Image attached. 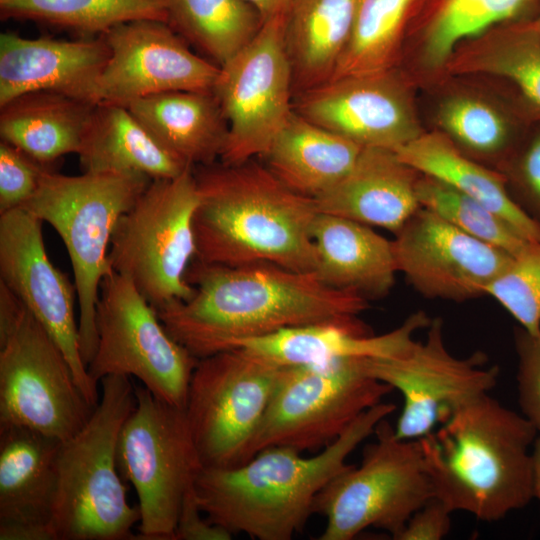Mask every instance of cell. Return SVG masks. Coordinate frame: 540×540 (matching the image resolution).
Masks as SVG:
<instances>
[{
	"label": "cell",
	"instance_id": "obj_1",
	"mask_svg": "<svg viewBox=\"0 0 540 540\" xmlns=\"http://www.w3.org/2000/svg\"><path fill=\"white\" fill-rule=\"evenodd\" d=\"M186 279L193 295L157 313L168 333L197 359L288 328L352 321L368 308L364 297L332 288L313 272L270 263L223 266L194 260Z\"/></svg>",
	"mask_w": 540,
	"mask_h": 540
},
{
	"label": "cell",
	"instance_id": "obj_2",
	"mask_svg": "<svg viewBox=\"0 0 540 540\" xmlns=\"http://www.w3.org/2000/svg\"><path fill=\"white\" fill-rule=\"evenodd\" d=\"M198 203L195 260L212 265L270 263L299 272L316 265L313 198L284 184L267 165L193 167Z\"/></svg>",
	"mask_w": 540,
	"mask_h": 540
},
{
	"label": "cell",
	"instance_id": "obj_3",
	"mask_svg": "<svg viewBox=\"0 0 540 540\" xmlns=\"http://www.w3.org/2000/svg\"><path fill=\"white\" fill-rule=\"evenodd\" d=\"M395 409L383 401L373 406L311 457L291 447L269 446L235 467H203L194 483L201 510L232 535L292 539L313 514L318 493L350 465L348 456Z\"/></svg>",
	"mask_w": 540,
	"mask_h": 540
},
{
	"label": "cell",
	"instance_id": "obj_4",
	"mask_svg": "<svg viewBox=\"0 0 540 540\" xmlns=\"http://www.w3.org/2000/svg\"><path fill=\"white\" fill-rule=\"evenodd\" d=\"M538 434L489 393L468 401L419 438L435 497L452 512L485 522L524 508L536 496L532 447Z\"/></svg>",
	"mask_w": 540,
	"mask_h": 540
},
{
	"label": "cell",
	"instance_id": "obj_5",
	"mask_svg": "<svg viewBox=\"0 0 540 540\" xmlns=\"http://www.w3.org/2000/svg\"><path fill=\"white\" fill-rule=\"evenodd\" d=\"M97 406L85 425L61 441L52 528L57 540H131L139 522L130 504L118 463L121 428L136 403L135 385L126 376L100 380Z\"/></svg>",
	"mask_w": 540,
	"mask_h": 540
},
{
	"label": "cell",
	"instance_id": "obj_6",
	"mask_svg": "<svg viewBox=\"0 0 540 540\" xmlns=\"http://www.w3.org/2000/svg\"><path fill=\"white\" fill-rule=\"evenodd\" d=\"M141 174L45 168L21 207L52 226L67 250L77 295L80 351L87 367L97 348L96 308L103 279L113 272L109 248L119 218L151 182Z\"/></svg>",
	"mask_w": 540,
	"mask_h": 540
},
{
	"label": "cell",
	"instance_id": "obj_7",
	"mask_svg": "<svg viewBox=\"0 0 540 540\" xmlns=\"http://www.w3.org/2000/svg\"><path fill=\"white\" fill-rule=\"evenodd\" d=\"M358 466L350 464L318 493L313 514L326 519L318 540H352L368 528L396 540L410 517L435 497L420 439H400L385 419Z\"/></svg>",
	"mask_w": 540,
	"mask_h": 540
},
{
	"label": "cell",
	"instance_id": "obj_8",
	"mask_svg": "<svg viewBox=\"0 0 540 540\" xmlns=\"http://www.w3.org/2000/svg\"><path fill=\"white\" fill-rule=\"evenodd\" d=\"M197 203V183L189 167L174 178L152 179L115 226L110 265L129 278L156 311L194 293L186 275L196 258Z\"/></svg>",
	"mask_w": 540,
	"mask_h": 540
},
{
	"label": "cell",
	"instance_id": "obj_9",
	"mask_svg": "<svg viewBox=\"0 0 540 540\" xmlns=\"http://www.w3.org/2000/svg\"><path fill=\"white\" fill-rule=\"evenodd\" d=\"M136 403L118 439L117 463L131 483L140 519L138 540H173L185 494L203 468L185 409L135 385Z\"/></svg>",
	"mask_w": 540,
	"mask_h": 540
},
{
	"label": "cell",
	"instance_id": "obj_10",
	"mask_svg": "<svg viewBox=\"0 0 540 540\" xmlns=\"http://www.w3.org/2000/svg\"><path fill=\"white\" fill-rule=\"evenodd\" d=\"M283 367L243 348L198 359L185 413L205 468H231L252 447Z\"/></svg>",
	"mask_w": 540,
	"mask_h": 540
},
{
	"label": "cell",
	"instance_id": "obj_11",
	"mask_svg": "<svg viewBox=\"0 0 540 540\" xmlns=\"http://www.w3.org/2000/svg\"><path fill=\"white\" fill-rule=\"evenodd\" d=\"M367 360L283 367L252 456L269 446L319 452L362 413L381 403L393 388L369 373Z\"/></svg>",
	"mask_w": 540,
	"mask_h": 540
},
{
	"label": "cell",
	"instance_id": "obj_12",
	"mask_svg": "<svg viewBox=\"0 0 540 540\" xmlns=\"http://www.w3.org/2000/svg\"><path fill=\"white\" fill-rule=\"evenodd\" d=\"M96 329L97 348L87 365L93 382L110 375L133 377L158 398L185 409L198 359L168 333L126 276L113 271L103 279Z\"/></svg>",
	"mask_w": 540,
	"mask_h": 540
},
{
	"label": "cell",
	"instance_id": "obj_13",
	"mask_svg": "<svg viewBox=\"0 0 540 540\" xmlns=\"http://www.w3.org/2000/svg\"><path fill=\"white\" fill-rule=\"evenodd\" d=\"M94 408L60 347L23 305L13 325L0 333V426L65 441Z\"/></svg>",
	"mask_w": 540,
	"mask_h": 540
},
{
	"label": "cell",
	"instance_id": "obj_14",
	"mask_svg": "<svg viewBox=\"0 0 540 540\" xmlns=\"http://www.w3.org/2000/svg\"><path fill=\"white\" fill-rule=\"evenodd\" d=\"M284 19L285 14L263 21L253 39L220 67L213 92L228 123L221 163L263 156L293 111Z\"/></svg>",
	"mask_w": 540,
	"mask_h": 540
},
{
	"label": "cell",
	"instance_id": "obj_15",
	"mask_svg": "<svg viewBox=\"0 0 540 540\" xmlns=\"http://www.w3.org/2000/svg\"><path fill=\"white\" fill-rule=\"evenodd\" d=\"M487 355L451 354L444 343L443 321L431 319L424 341L413 340L400 353L367 360L369 373L398 390L403 407L394 427L400 439H419L445 422L468 401L489 393L499 368L486 366Z\"/></svg>",
	"mask_w": 540,
	"mask_h": 540
},
{
	"label": "cell",
	"instance_id": "obj_16",
	"mask_svg": "<svg viewBox=\"0 0 540 540\" xmlns=\"http://www.w3.org/2000/svg\"><path fill=\"white\" fill-rule=\"evenodd\" d=\"M42 224L24 208L0 213V282L55 340L86 400L96 407L100 393L80 351L75 285L50 261Z\"/></svg>",
	"mask_w": 540,
	"mask_h": 540
},
{
	"label": "cell",
	"instance_id": "obj_17",
	"mask_svg": "<svg viewBox=\"0 0 540 540\" xmlns=\"http://www.w3.org/2000/svg\"><path fill=\"white\" fill-rule=\"evenodd\" d=\"M102 35L109 58L98 80V103L127 106L164 92L214 89L220 67L191 51L165 21L133 20Z\"/></svg>",
	"mask_w": 540,
	"mask_h": 540
},
{
	"label": "cell",
	"instance_id": "obj_18",
	"mask_svg": "<svg viewBox=\"0 0 540 540\" xmlns=\"http://www.w3.org/2000/svg\"><path fill=\"white\" fill-rule=\"evenodd\" d=\"M398 272L422 296L464 302L486 295L514 256L420 207L394 234Z\"/></svg>",
	"mask_w": 540,
	"mask_h": 540
},
{
	"label": "cell",
	"instance_id": "obj_19",
	"mask_svg": "<svg viewBox=\"0 0 540 540\" xmlns=\"http://www.w3.org/2000/svg\"><path fill=\"white\" fill-rule=\"evenodd\" d=\"M387 71L333 79L303 91L295 111L362 147L396 150L420 134Z\"/></svg>",
	"mask_w": 540,
	"mask_h": 540
},
{
	"label": "cell",
	"instance_id": "obj_20",
	"mask_svg": "<svg viewBox=\"0 0 540 540\" xmlns=\"http://www.w3.org/2000/svg\"><path fill=\"white\" fill-rule=\"evenodd\" d=\"M109 58L103 35L63 40L0 35V106L22 94L50 91L98 103L99 77Z\"/></svg>",
	"mask_w": 540,
	"mask_h": 540
},
{
	"label": "cell",
	"instance_id": "obj_21",
	"mask_svg": "<svg viewBox=\"0 0 540 540\" xmlns=\"http://www.w3.org/2000/svg\"><path fill=\"white\" fill-rule=\"evenodd\" d=\"M61 440L0 426V540H57L52 528Z\"/></svg>",
	"mask_w": 540,
	"mask_h": 540
},
{
	"label": "cell",
	"instance_id": "obj_22",
	"mask_svg": "<svg viewBox=\"0 0 540 540\" xmlns=\"http://www.w3.org/2000/svg\"><path fill=\"white\" fill-rule=\"evenodd\" d=\"M430 322L424 311H417L399 327L381 335L372 334L359 318L321 322L243 340L233 348H243L282 367L324 365L350 358H387L404 350L414 340V333L427 328Z\"/></svg>",
	"mask_w": 540,
	"mask_h": 540
},
{
	"label": "cell",
	"instance_id": "obj_23",
	"mask_svg": "<svg viewBox=\"0 0 540 540\" xmlns=\"http://www.w3.org/2000/svg\"><path fill=\"white\" fill-rule=\"evenodd\" d=\"M420 176L394 150L363 147L350 172L314 199L316 208L395 234L421 207L416 195Z\"/></svg>",
	"mask_w": 540,
	"mask_h": 540
},
{
	"label": "cell",
	"instance_id": "obj_24",
	"mask_svg": "<svg viewBox=\"0 0 540 540\" xmlns=\"http://www.w3.org/2000/svg\"><path fill=\"white\" fill-rule=\"evenodd\" d=\"M312 239L313 273L323 283L367 300L390 293L398 272L392 240L369 225L320 212L312 226Z\"/></svg>",
	"mask_w": 540,
	"mask_h": 540
},
{
	"label": "cell",
	"instance_id": "obj_25",
	"mask_svg": "<svg viewBox=\"0 0 540 540\" xmlns=\"http://www.w3.org/2000/svg\"><path fill=\"white\" fill-rule=\"evenodd\" d=\"M127 107L153 138L185 165H210L221 157L228 123L213 91L164 92Z\"/></svg>",
	"mask_w": 540,
	"mask_h": 540
},
{
	"label": "cell",
	"instance_id": "obj_26",
	"mask_svg": "<svg viewBox=\"0 0 540 540\" xmlns=\"http://www.w3.org/2000/svg\"><path fill=\"white\" fill-rule=\"evenodd\" d=\"M95 105L50 91L22 94L0 106L1 140L48 167L78 154Z\"/></svg>",
	"mask_w": 540,
	"mask_h": 540
},
{
	"label": "cell",
	"instance_id": "obj_27",
	"mask_svg": "<svg viewBox=\"0 0 540 540\" xmlns=\"http://www.w3.org/2000/svg\"><path fill=\"white\" fill-rule=\"evenodd\" d=\"M362 148L293 110L263 157L284 184L315 199L350 172Z\"/></svg>",
	"mask_w": 540,
	"mask_h": 540
},
{
	"label": "cell",
	"instance_id": "obj_28",
	"mask_svg": "<svg viewBox=\"0 0 540 540\" xmlns=\"http://www.w3.org/2000/svg\"><path fill=\"white\" fill-rule=\"evenodd\" d=\"M77 155L82 171L92 173L163 179L177 177L191 167L166 151L127 106L105 102L95 105Z\"/></svg>",
	"mask_w": 540,
	"mask_h": 540
},
{
	"label": "cell",
	"instance_id": "obj_29",
	"mask_svg": "<svg viewBox=\"0 0 540 540\" xmlns=\"http://www.w3.org/2000/svg\"><path fill=\"white\" fill-rule=\"evenodd\" d=\"M394 151L419 173L483 203L527 241H540V227L512 199L503 175L463 153L446 135L420 134Z\"/></svg>",
	"mask_w": 540,
	"mask_h": 540
},
{
	"label": "cell",
	"instance_id": "obj_30",
	"mask_svg": "<svg viewBox=\"0 0 540 540\" xmlns=\"http://www.w3.org/2000/svg\"><path fill=\"white\" fill-rule=\"evenodd\" d=\"M356 0H291L284 39L300 93L331 79L348 42Z\"/></svg>",
	"mask_w": 540,
	"mask_h": 540
},
{
	"label": "cell",
	"instance_id": "obj_31",
	"mask_svg": "<svg viewBox=\"0 0 540 540\" xmlns=\"http://www.w3.org/2000/svg\"><path fill=\"white\" fill-rule=\"evenodd\" d=\"M167 23L221 67L246 46L263 20L245 0H166Z\"/></svg>",
	"mask_w": 540,
	"mask_h": 540
},
{
	"label": "cell",
	"instance_id": "obj_32",
	"mask_svg": "<svg viewBox=\"0 0 540 540\" xmlns=\"http://www.w3.org/2000/svg\"><path fill=\"white\" fill-rule=\"evenodd\" d=\"M1 20L33 21L84 37L133 20L167 22L166 0H0Z\"/></svg>",
	"mask_w": 540,
	"mask_h": 540
},
{
	"label": "cell",
	"instance_id": "obj_33",
	"mask_svg": "<svg viewBox=\"0 0 540 540\" xmlns=\"http://www.w3.org/2000/svg\"><path fill=\"white\" fill-rule=\"evenodd\" d=\"M540 0H432L425 55L431 64L443 63L462 40L503 22L532 21Z\"/></svg>",
	"mask_w": 540,
	"mask_h": 540
},
{
	"label": "cell",
	"instance_id": "obj_34",
	"mask_svg": "<svg viewBox=\"0 0 540 540\" xmlns=\"http://www.w3.org/2000/svg\"><path fill=\"white\" fill-rule=\"evenodd\" d=\"M415 0H356L351 33L330 80L388 70Z\"/></svg>",
	"mask_w": 540,
	"mask_h": 540
},
{
	"label": "cell",
	"instance_id": "obj_35",
	"mask_svg": "<svg viewBox=\"0 0 540 540\" xmlns=\"http://www.w3.org/2000/svg\"><path fill=\"white\" fill-rule=\"evenodd\" d=\"M416 195L421 207L434 212L466 234L512 256L518 255L532 243L483 203L433 177L421 174Z\"/></svg>",
	"mask_w": 540,
	"mask_h": 540
},
{
	"label": "cell",
	"instance_id": "obj_36",
	"mask_svg": "<svg viewBox=\"0 0 540 540\" xmlns=\"http://www.w3.org/2000/svg\"><path fill=\"white\" fill-rule=\"evenodd\" d=\"M471 67L508 79L540 118V35L532 21L512 23L498 35L496 47L482 53Z\"/></svg>",
	"mask_w": 540,
	"mask_h": 540
},
{
	"label": "cell",
	"instance_id": "obj_37",
	"mask_svg": "<svg viewBox=\"0 0 540 540\" xmlns=\"http://www.w3.org/2000/svg\"><path fill=\"white\" fill-rule=\"evenodd\" d=\"M440 119L445 130L468 153L503 162L521 139L513 126L486 103L468 97L447 101Z\"/></svg>",
	"mask_w": 540,
	"mask_h": 540
},
{
	"label": "cell",
	"instance_id": "obj_38",
	"mask_svg": "<svg viewBox=\"0 0 540 540\" xmlns=\"http://www.w3.org/2000/svg\"><path fill=\"white\" fill-rule=\"evenodd\" d=\"M496 300L530 333L540 331V241L514 256L505 271L488 287Z\"/></svg>",
	"mask_w": 540,
	"mask_h": 540
},
{
	"label": "cell",
	"instance_id": "obj_39",
	"mask_svg": "<svg viewBox=\"0 0 540 540\" xmlns=\"http://www.w3.org/2000/svg\"><path fill=\"white\" fill-rule=\"evenodd\" d=\"M502 166L512 199L540 227V126L519 140Z\"/></svg>",
	"mask_w": 540,
	"mask_h": 540
},
{
	"label": "cell",
	"instance_id": "obj_40",
	"mask_svg": "<svg viewBox=\"0 0 540 540\" xmlns=\"http://www.w3.org/2000/svg\"><path fill=\"white\" fill-rule=\"evenodd\" d=\"M44 167L9 143L0 142V213L21 208L35 193Z\"/></svg>",
	"mask_w": 540,
	"mask_h": 540
},
{
	"label": "cell",
	"instance_id": "obj_41",
	"mask_svg": "<svg viewBox=\"0 0 540 540\" xmlns=\"http://www.w3.org/2000/svg\"><path fill=\"white\" fill-rule=\"evenodd\" d=\"M517 392L521 414L540 433V331L514 329Z\"/></svg>",
	"mask_w": 540,
	"mask_h": 540
},
{
	"label": "cell",
	"instance_id": "obj_42",
	"mask_svg": "<svg viewBox=\"0 0 540 540\" xmlns=\"http://www.w3.org/2000/svg\"><path fill=\"white\" fill-rule=\"evenodd\" d=\"M451 509L433 497L408 520L396 540H441L451 529Z\"/></svg>",
	"mask_w": 540,
	"mask_h": 540
},
{
	"label": "cell",
	"instance_id": "obj_43",
	"mask_svg": "<svg viewBox=\"0 0 540 540\" xmlns=\"http://www.w3.org/2000/svg\"><path fill=\"white\" fill-rule=\"evenodd\" d=\"M232 534L212 523L201 510L194 486L185 494L178 514L173 540H229Z\"/></svg>",
	"mask_w": 540,
	"mask_h": 540
},
{
	"label": "cell",
	"instance_id": "obj_44",
	"mask_svg": "<svg viewBox=\"0 0 540 540\" xmlns=\"http://www.w3.org/2000/svg\"><path fill=\"white\" fill-rule=\"evenodd\" d=\"M260 14L263 21L286 13L291 0H245Z\"/></svg>",
	"mask_w": 540,
	"mask_h": 540
},
{
	"label": "cell",
	"instance_id": "obj_45",
	"mask_svg": "<svg viewBox=\"0 0 540 540\" xmlns=\"http://www.w3.org/2000/svg\"><path fill=\"white\" fill-rule=\"evenodd\" d=\"M532 457L534 466V479H535V500L540 501V433L538 434L533 447Z\"/></svg>",
	"mask_w": 540,
	"mask_h": 540
},
{
	"label": "cell",
	"instance_id": "obj_46",
	"mask_svg": "<svg viewBox=\"0 0 540 540\" xmlns=\"http://www.w3.org/2000/svg\"><path fill=\"white\" fill-rule=\"evenodd\" d=\"M532 24H533L534 28L536 29V31L540 35V5H539V8H538V11H537V14H536L535 18L532 20Z\"/></svg>",
	"mask_w": 540,
	"mask_h": 540
}]
</instances>
